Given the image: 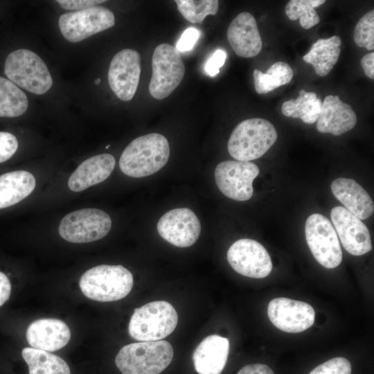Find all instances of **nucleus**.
I'll return each mask as SVG.
<instances>
[{
	"label": "nucleus",
	"instance_id": "obj_20",
	"mask_svg": "<svg viewBox=\"0 0 374 374\" xmlns=\"http://www.w3.org/2000/svg\"><path fill=\"white\" fill-rule=\"evenodd\" d=\"M229 341L226 337L212 335L204 339L193 354L198 374H221L227 362Z\"/></svg>",
	"mask_w": 374,
	"mask_h": 374
},
{
	"label": "nucleus",
	"instance_id": "obj_25",
	"mask_svg": "<svg viewBox=\"0 0 374 374\" xmlns=\"http://www.w3.org/2000/svg\"><path fill=\"white\" fill-rule=\"evenodd\" d=\"M21 355L28 366L29 374H71L67 363L48 351L26 347Z\"/></svg>",
	"mask_w": 374,
	"mask_h": 374
},
{
	"label": "nucleus",
	"instance_id": "obj_19",
	"mask_svg": "<svg viewBox=\"0 0 374 374\" xmlns=\"http://www.w3.org/2000/svg\"><path fill=\"white\" fill-rule=\"evenodd\" d=\"M356 123L357 116L351 106L338 96L329 95L322 103L316 127L319 132L339 136L352 130Z\"/></svg>",
	"mask_w": 374,
	"mask_h": 374
},
{
	"label": "nucleus",
	"instance_id": "obj_23",
	"mask_svg": "<svg viewBox=\"0 0 374 374\" xmlns=\"http://www.w3.org/2000/svg\"><path fill=\"white\" fill-rule=\"evenodd\" d=\"M35 179L29 172L16 170L0 175V209L15 205L35 189Z\"/></svg>",
	"mask_w": 374,
	"mask_h": 374
},
{
	"label": "nucleus",
	"instance_id": "obj_18",
	"mask_svg": "<svg viewBox=\"0 0 374 374\" xmlns=\"http://www.w3.org/2000/svg\"><path fill=\"white\" fill-rule=\"evenodd\" d=\"M71 339L69 326L57 319L44 318L33 321L27 328L26 339L36 349L55 351L62 348Z\"/></svg>",
	"mask_w": 374,
	"mask_h": 374
},
{
	"label": "nucleus",
	"instance_id": "obj_24",
	"mask_svg": "<svg viewBox=\"0 0 374 374\" xmlns=\"http://www.w3.org/2000/svg\"><path fill=\"white\" fill-rule=\"evenodd\" d=\"M341 44V39L338 35L319 39L312 44V48L303 59L312 65L317 75L326 76L339 60Z\"/></svg>",
	"mask_w": 374,
	"mask_h": 374
},
{
	"label": "nucleus",
	"instance_id": "obj_21",
	"mask_svg": "<svg viewBox=\"0 0 374 374\" xmlns=\"http://www.w3.org/2000/svg\"><path fill=\"white\" fill-rule=\"evenodd\" d=\"M116 161L110 154H100L80 163L69 177L68 186L73 192H80L107 179Z\"/></svg>",
	"mask_w": 374,
	"mask_h": 374
},
{
	"label": "nucleus",
	"instance_id": "obj_28",
	"mask_svg": "<svg viewBox=\"0 0 374 374\" xmlns=\"http://www.w3.org/2000/svg\"><path fill=\"white\" fill-rule=\"evenodd\" d=\"M25 93L10 80L0 76V117H17L27 110Z\"/></svg>",
	"mask_w": 374,
	"mask_h": 374
},
{
	"label": "nucleus",
	"instance_id": "obj_35",
	"mask_svg": "<svg viewBox=\"0 0 374 374\" xmlns=\"http://www.w3.org/2000/svg\"><path fill=\"white\" fill-rule=\"evenodd\" d=\"M226 59V53L222 49H217L207 60L204 66L205 72L210 76H215L220 72Z\"/></svg>",
	"mask_w": 374,
	"mask_h": 374
},
{
	"label": "nucleus",
	"instance_id": "obj_17",
	"mask_svg": "<svg viewBox=\"0 0 374 374\" xmlns=\"http://www.w3.org/2000/svg\"><path fill=\"white\" fill-rule=\"evenodd\" d=\"M226 35L230 46L241 57H255L262 49V42L256 21L249 12L238 14L230 23Z\"/></svg>",
	"mask_w": 374,
	"mask_h": 374
},
{
	"label": "nucleus",
	"instance_id": "obj_38",
	"mask_svg": "<svg viewBox=\"0 0 374 374\" xmlns=\"http://www.w3.org/2000/svg\"><path fill=\"white\" fill-rule=\"evenodd\" d=\"M10 292V282L7 276L0 271V307L8 300Z\"/></svg>",
	"mask_w": 374,
	"mask_h": 374
},
{
	"label": "nucleus",
	"instance_id": "obj_5",
	"mask_svg": "<svg viewBox=\"0 0 374 374\" xmlns=\"http://www.w3.org/2000/svg\"><path fill=\"white\" fill-rule=\"evenodd\" d=\"M178 322L175 308L166 301H156L136 308L129 326L130 335L139 341L161 340L170 335Z\"/></svg>",
	"mask_w": 374,
	"mask_h": 374
},
{
	"label": "nucleus",
	"instance_id": "obj_34",
	"mask_svg": "<svg viewBox=\"0 0 374 374\" xmlns=\"http://www.w3.org/2000/svg\"><path fill=\"white\" fill-rule=\"evenodd\" d=\"M199 37L197 29L190 27L186 29L176 44L177 50L180 52L190 51Z\"/></svg>",
	"mask_w": 374,
	"mask_h": 374
},
{
	"label": "nucleus",
	"instance_id": "obj_11",
	"mask_svg": "<svg viewBox=\"0 0 374 374\" xmlns=\"http://www.w3.org/2000/svg\"><path fill=\"white\" fill-rule=\"evenodd\" d=\"M259 172L258 167L250 161H224L216 166L215 179L226 197L243 202L252 197V184Z\"/></svg>",
	"mask_w": 374,
	"mask_h": 374
},
{
	"label": "nucleus",
	"instance_id": "obj_8",
	"mask_svg": "<svg viewBox=\"0 0 374 374\" xmlns=\"http://www.w3.org/2000/svg\"><path fill=\"white\" fill-rule=\"evenodd\" d=\"M111 227L112 220L107 213L88 208L65 215L60 223L58 232L68 242L86 243L104 238Z\"/></svg>",
	"mask_w": 374,
	"mask_h": 374
},
{
	"label": "nucleus",
	"instance_id": "obj_10",
	"mask_svg": "<svg viewBox=\"0 0 374 374\" xmlns=\"http://www.w3.org/2000/svg\"><path fill=\"white\" fill-rule=\"evenodd\" d=\"M115 24L114 13L108 8L93 6L62 14L59 28L69 42H78L107 30Z\"/></svg>",
	"mask_w": 374,
	"mask_h": 374
},
{
	"label": "nucleus",
	"instance_id": "obj_26",
	"mask_svg": "<svg viewBox=\"0 0 374 374\" xmlns=\"http://www.w3.org/2000/svg\"><path fill=\"white\" fill-rule=\"evenodd\" d=\"M321 106L322 103L316 93L301 89L296 99L283 103L281 111L285 116L300 118L305 123L312 124L317 121Z\"/></svg>",
	"mask_w": 374,
	"mask_h": 374
},
{
	"label": "nucleus",
	"instance_id": "obj_12",
	"mask_svg": "<svg viewBox=\"0 0 374 374\" xmlns=\"http://www.w3.org/2000/svg\"><path fill=\"white\" fill-rule=\"evenodd\" d=\"M226 257L231 267L244 276L262 278L272 269L269 253L260 242L252 239L235 241L229 247Z\"/></svg>",
	"mask_w": 374,
	"mask_h": 374
},
{
	"label": "nucleus",
	"instance_id": "obj_14",
	"mask_svg": "<svg viewBox=\"0 0 374 374\" xmlns=\"http://www.w3.org/2000/svg\"><path fill=\"white\" fill-rule=\"evenodd\" d=\"M159 234L178 247L194 244L201 232V224L195 213L188 208L172 209L163 214L157 225Z\"/></svg>",
	"mask_w": 374,
	"mask_h": 374
},
{
	"label": "nucleus",
	"instance_id": "obj_16",
	"mask_svg": "<svg viewBox=\"0 0 374 374\" xmlns=\"http://www.w3.org/2000/svg\"><path fill=\"white\" fill-rule=\"evenodd\" d=\"M330 217L344 249L353 256H362L372 249L367 226L343 206H335Z\"/></svg>",
	"mask_w": 374,
	"mask_h": 374
},
{
	"label": "nucleus",
	"instance_id": "obj_4",
	"mask_svg": "<svg viewBox=\"0 0 374 374\" xmlns=\"http://www.w3.org/2000/svg\"><path fill=\"white\" fill-rule=\"evenodd\" d=\"M277 138L276 128L269 121L249 118L240 123L233 130L227 148L237 161H249L265 154Z\"/></svg>",
	"mask_w": 374,
	"mask_h": 374
},
{
	"label": "nucleus",
	"instance_id": "obj_36",
	"mask_svg": "<svg viewBox=\"0 0 374 374\" xmlns=\"http://www.w3.org/2000/svg\"><path fill=\"white\" fill-rule=\"evenodd\" d=\"M103 0H57L56 2L66 10H82L105 2Z\"/></svg>",
	"mask_w": 374,
	"mask_h": 374
},
{
	"label": "nucleus",
	"instance_id": "obj_33",
	"mask_svg": "<svg viewBox=\"0 0 374 374\" xmlns=\"http://www.w3.org/2000/svg\"><path fill=\"white\" fill-rule=\"evenodd\" d=\"M18 148V141L15 135L7 132H0V163L12 157Z\"/></svg>",
	"mask_w": 374,
	"mask_h": 374
},
{
	"label": "nucleus",
	"instance_id": "obj_13",
	"mask_svg": "<svg viewBox=\"0 0 374 374\" xmlns=\"http://www.w3.org/2000/svg\"><path fill=\"white\" fill-rule=\"evenodd\" d=\"M141 71V56L136 51L124 48L113 57L108 71V82L120 100L129 101L133 98Z\"/></svg>",
	"mask_w": 374,
	"mask_h": 374
},
{
	"label": "nucleus",
	"instance_id": "obj_39",
	"mask_svg": "<svg viewBox=\"0 0 374 374\" xmlns=\"http://www.w3.org/2000/svg\"><path fill=\"white\" fill-rule=\"evenodd\" d=\"M361 66L365 75L373 80L374 79V53H368L364 55L360 60Z\"/></svg>",
	"mask_w": 374,
	"mask_h": 374
},
{
	"label": "nucleus",
	"instance_id": "obj_32",
	"mask_svg": "<svg viewBox=\"0 0 374 374\" xmlns=\"http://www.w3.org/2000/svg\"><path fill=\"white\" fill-rule=\"evenodd\" d=\"M309 374H351V364L344 357H335L317 366Z\"/></svg>",
	"mask_w": 374,
	"mask_h": 374
},
{
	"label": "nucleus",
	"instance_id": "obj_7",
	"mask_svg": "<svg viewBox=\"0 0 374 374\" xmlns=\"http://www.w3.org/2000/svg\"><path fill=\"white\" fill-rule=\"evenodd\" d=\"M152 75L149 84L150 95L157 100L168 97L181 82L185 65L180 53L173 46L158 45L152 58Z\"/></svg>",
	"mask_w": 374,
	"mask_h": 374
},
{
	"label": "nucleus",
	"instance_id": "obj_6",
	"mask_svg": "<svg viewBox=\"0 0 374 374\" xmlns=\"http://www.w3.org/2000/svg\"><path fill=\"white\" fill-rule=\"evenodd\" d=\"M4 71L9 80L35 94H44L53 85L51 75L44 62L28 49L10 53L5 61Z\"/></svg>",
	"mask_w": 374,
	"mask_h": 374
},
{
	"label": "nucleus",
	"instance_id": "obj_9",
	"mask_svg": "<svg viewBox=\"0 0 374 374\" xmlns=\"http://www.w3.org/2000/svg\"><path fill=\"white\" fill-rule=\"evenodd\" d=\"M307 244L316 260L327 269L340 265L342 251L331 222L319 213L310 215L305 225Z\"/></svg>",
	"mask_w": 374,
	"mask_h": 374
},
{
	"label": "nucleus",
	"instance_id": "obj_2",
	"mask_svg": "<svg viewBox=\"0 0 374 374\" xmlns=\"http://www.w3.org/2000/svg\"><path fill=\"white\" fill-rule=\"evenodd\" d=\"M173 355L167 341H140L123 346L115 364L123 374H159L170 365Z\"/></svg>",
	"mask_w": 374,
	"mask_h": 374
},
{
	"label": "nucleus",
	"instance_id": "obj_15",
	"mask_svg": "<svg viewBox=\"0 0 374 374\" xmlns=\"http://www.w3.org/2000/svg\"><path fill=\"white\" fill-rule=\"evenodd\" d=\"M267 315L273 325L279 330L297 333L313 325L315 312L314 308L305 302L279 297L269 303Z\"/></svg>",
	"mask_w": 374,
	"mask_h": 374
},
{
	"label": "nucleus",
	"instance_id": "obj_1",
	"mask_svg": "<svg viewBox=\"0 0 374 374\" xmlns=\"http://www.w3.org/2000/svg\"><path fill=\"white\" fill-rule=\"evenodd\" d=\"M170 146L162 134L151 133L131 141L122 152L119 167L126 175L144 177L161 170L167 163Z\"/></svg>",
	"mask_w": 374,
	"mask_h": 374
},
{
	"label": "nucleus",
	"instance_id": "obj_37",
	"mask_svg": "<svg viewBox=\"0 0 374 374\" xmlns=\"http://www.w3.org/2000/svg\"><path fill=\"white\" fill-rule=\"evenodd\" d=\"M237 374H274V373L265 364H253L244 366Z\"/></svg>",
	"mask_w": 374,
	"mask_h": 374
},
{
	"label": "nucleus",
	"instance_id": "obj_41",
	"mask_svg": "<svg viewBox=\"0 0 374 374\" xmlns=\"http://www.w3.org/2000/svg\"><path fill=\"white\" fill-rule=\"evenodd\" d=\"M109 146H110L109 145H107L106 149L109 148Z\"/></svg>",
	"mask_w": 374,
	"mask_h": 374
},
{
	"label": "nucleus",
	"instance_id": "obj_31",
	"mask_svg": "<svg viewBox=\"0 0 374 374\" xmlns=\"http://www.w3.org/2000/svg\"><path fill=\"white\" fill-rule=\"evenodd\" d=\"M353 39L359 47L366 48L368 51L374 49V10L366 13L358 21L354 29Z\"/></svg>",
	"mask_w": 374,
	"mask_h": 374
},
{
	"label": "nucleus",
	"instance_id": "obj_29",
	"mask_svg": "<svg viewBox=\"0 0 374 374\" xmlns=\"http://www.w3.org/2000/svg\"><path fill=\"white\" fill-rule=\"evenodd\" d=\"M325 2V0H290L285 6V14L290 20L299 19L301 26L304 29H310L320 21V17L314 8Z\"/></svg>",
	"mask_w": 374,
	"mask_h": 374
},
{
	"label": "nucleus",
	"instance_id": "obj_3",
	"mask_svg": "<svg viewBox=\"0 0 374 374\" xmlns=\"http://www.w3.org/2000/svg\"><path fill=\"white\" fill-rule=\"evenodd\" d=\"M79 285L87 298L100 302L115 301L132 290L133 276L123 265H100L86 271Z\"/></svg>",
	"mask_w": 374,
	"mask_h": 374
},
{
	"label": "nucleus",
	"instance_id": "obj_27",
	"mask_svg": "<svg viewBox=\"0 0 374 374\" xmlns=\"http://www.w3.org/2000/svg\"><path fill=\"white\" fill-rule=\"evenodd\" d=\"M294 75L291 66L284 62L274 63L265 73L253 70L254 87L259 94H265L291 82Z\"/></svg>",
	"mask_w": 374,
	"mask_h": 374
},
{
	"label": "nucleus",
	"instance_id": "obj_40",
	"mask_svg": "<svg viewBox=\"0 0 374 374\" xmlns=\"http://www.w3.org/2000/svg\"><path fill=\"white\" fill-rule=\"evenodd\" d=\"M94 82L96 84H99L100 83V78H97L94 80Z\"/></svg>",
	"mask_w": 374,
	"mask_h": 374
},
{
	"label": "nucleus",
	"instance_id": "obj_22",
	"mask_svg": "<svg viewBox=\"0 0 374 374\" xmlns=\"http://www.w3.org/2000/svg\"><path fill=\"white\" fill-rule=\"evenodd\" d=\"M334 196L350 213L359 220H366L374 211L373 200L366 190L355 180L340 177L330 185Z\"/></svg>",
	"mask_w": 374,
	"mask_h": 374
},
{
	"label": "nucleus",
	"instance_id": "obj_30",
	"mask_svg": "<svg viewBox=\"0 0 374 374\" xmlns=\"http://www.w3.org/2000/svg\"><path fill=\"white\" fill-rule=\"evenodd\" d=\"M175 3L182 16L193 24H201L207 15H215L219 6L217 0H176Z\"/></svg>",
	"mask_w": 374,
	"mask_h": 374
}]
</instances>
